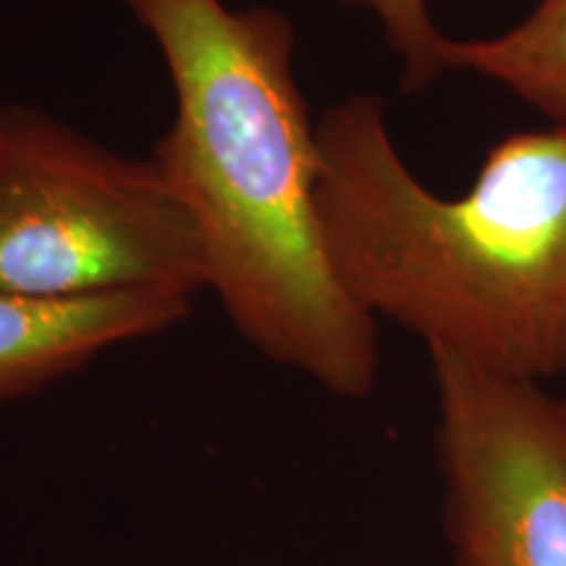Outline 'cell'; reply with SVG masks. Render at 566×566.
<instances>
[{
    "label": "cell",
    "instance_id": "7a4b0ae2",
    "mask_svg": "<svg viewBox=\"0 0 566 566\" xmlns=\"http://www.w3.org/2000/svg\"><path fill=\"white\" fill-rule=\"evenodd\" d=\"M317 142L325 250L359 307L493 375L566 373V124L509 134L462 197L409 171L378 95L325 111Z\"/></svg>",
    "mask_w": 566,
    "mask_h": 566
},
{
    "label": "cell",
    "instance_id": "ba28073f",
    "mask_svg": "<svg viewBox=\"0 0 566 566\" xmlns=\"http://www.w3.org/2000/svg\"><path fill=\"white\" fill-rule=\"evenodd\" d=\"M562 401H564V407H566V396H564V399H562Z\"/></svg>",
    "mask_w": 566,
    "mask_h": 566
},
{
    "label": "cell",
    "instance_id": "9c48e42d",
    "mask_svg": "<svg viewBox=\"0 0 566 566\" xmlns=\"http://www.w3.org/2000/svg\"><path fill=\"white\" fill-rule=\"evenodd\" d=\"M0 108H3V105H0Z\"/></svg>",
    "mask_w": 566,
    "mask_h": 566
},
{
    "label": "cell",
    "instance_id": "3957f363",
    "mask_svg": "<svg viewBox=\"0 0 566 566\" xmlns=\"http://www.w3.org/2000/svg\"><path fill=\"white\" fill-rule=\"evenodd\" d=\"M208 289L202 242L155 163L30 105L0 108V292Z\"/></svg>",
    "mask_w": 566,
    "mask_h": 566
},
{
    "label": "cell",
    "instance_id": "277c9868",
    "mask_svg": "<svg viewBox=\"0 0 566 566\" xmlns=\"http://www.w3.org/2000/svg\"><path fill=\"white\" fill-rule=\"evenodd\" d=\"M454 566H566V407L541 384L430 352Z\"/></svg>",
    "mask_w": 566,
    "mask_h": 566
},
{
    "label": "cell",
    "instance_id": "6da1fadb",
    "mask_svg": "<svg viewBox=\"0 0 566 566\" xmlns=\"http://www.w3.org/2000/svg\"><path fill=\"white\" fill-rule=\"evenodd\" d=\"M160 48L176 113L155 163L192 218L233 328L271 363L342 399L380 373L378 317L325 250L317 124L294 74V24L271 6L122 0Z\"/></svg>",
    "mask_w": 566,
    "mask_h": 566
},
{
    "label": "cell",
    "instance_id": "52a82bcc",
    "mask_svg": "<svg viewBox=\"0 0 566 566\" xmlns=\"http://www.w3.org/2000/svg\"><path fill=\"white\" fill-rule=\"evenodd\" d=\"M378 19L386 45L401 61V84L407 92H422L446 74V34L433 24L428 0H338Z\"/></svg>",
    "mask_w": 566,
    "mask_h": 566
},
{
    "label": "cell",
    "instance_id": "8992f818",
    "mask_svg": "<svg viewBox=\"0 0 566 566\" xmlns=\"http://www.w3.org/2000/svg\"><path fill=\"white\" fill-rule=\"evenodd\" d=\"M446 69L472 71L566 124V0H541L512 30L443 40Z\"/></svg>",
    "mask_w": 566,
    "mask_h": 566
},
{
    "label": "cell",
    "instance_id": "5b68a950",
    "mask_svg": "<svg viewBox=\"0 0 566 566\" xmlns=\"http://www.w3.org/2000/svg\"><path fill=\"white\" fill-rule=\"evenodd\" d=\"M192 296L176 289L84 296L0 292V405L55 384L113 346L184 323Z\"/></svg>",
    "mask_w": 566,
    "mask_h": 566
}]
</instances>
